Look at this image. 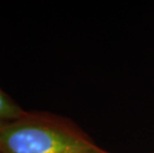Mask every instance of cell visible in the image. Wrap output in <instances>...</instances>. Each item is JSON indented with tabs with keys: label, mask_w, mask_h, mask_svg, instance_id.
Masks as SVG:
<instances>
[{
	"label": "cell",
	"mask_w": 154,
	"mask_h": 153,
	"mask_svg": "<svg viewBox=\"0 0 154 153\" xmlns=\"http://www.w3.org/2000/svg\"><path fill=\"white\" fill-rule=\"evenodd\" d=\"M99 148L75 122L45 112H26L0 124V153H93Z\"/></svg>",
	"instance_id": "obj_1"
},
{
	"label": "cell",
	"mask_w": 154,
	"mask_h": 153,
	"mask_svg": "<svg viewBox=\"0 0 154 153\" xmlns=\"http://www.w3.org/2000/svg\"><path fill=\"white\" fill-rule=\"evenodd\" d=\"M26 112L5 92L0 89V124L19 118Z\"/></svg>",
	"instance_id": "obj_2"
},
{
	"label": "cell",
	"mask_w": 154,
	"mask_h": 153,
	"mask_svg": "<svg viewBox=\"0 0 154 153\" xmlns=\"http://www.w3.org/2000/svg\"><path fill=\"white\" fill-rule=\"evenodd\" d=\"M93 153H109V152H107L106 150H103V149H101L100 147H99L96 151H94Z\"/></svg>",
	"instance_id": "obj_3"
}]
</instances>
